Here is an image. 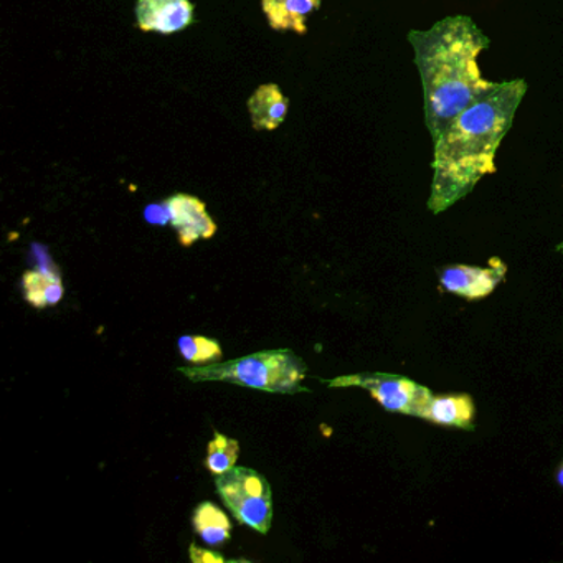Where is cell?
<instances>
[{
	"mask_svg": "<svg viewBox=\"0 0 563 563\" xmlns=\"http://www.w3.org/2000/svg\"><path fill=\"white\" fill-rule=\"evenodd\" d=\"M527 92L526 80L493 83L433 141L429 209L442 213L497 171L496 154Z\"/></svg>",
	"mask_w": 563,
	"mask_h": 563,
	"instance_id": "6da1fadb",
	"label": "cell"
},
{
	"mask_svg": "<svg viewBox=\"0 0 563 563\" xmlns=\"http://www.w3.org/2000/svg\"><path fill=\"white\" fill-rule=\"evenodd\" d=\"M409 40L422 77L426 128L436 141L459 113L493 86L478 67V57L491 40L466 15H449L429 31H412Z\"/></svg>",
	"mask_w": 563,
	"mask_h": 563,
	"instance_id": "7a4b0ae2",
	"label": "cell"
},
{
	"mask_svg": "<svg viewBox=\"0 0 563 563\" xmlns=\"http://www.w3.org/2000/svg\"><path fill=\"white\" fill-rule=\"evenodd\" d=\"M180 374L192 382H226L239 387L270 391V394H300L307 367L290 349L263 351L233 361L180 367Z\"/></svg>",
	"mask_w": 563,
	"mask_h": 563,
	"instance_id": "3957f363",
	"label": "cell"
},
{
	"mask_svg": "<svg viewBox=\"0 0 563 563\" xmlns=\"http://www.w3.org/2000/svg\"><path fill=\"white\" fill-rule=\"evenodd\" d=\"M216 493L238 524L267 533L273 523V501L268 479L255 469L232 468L216 476Z\"/></svg>",
	"mask_w": 563,
	"mask_h": 563,
	"instance_id": "277c9868",
	"label": "cell"
},
{
	"mask_svg": "<svg viewBox=\"0 0 563 563\" xmlns=\"http://www.w3.org/2000/svg\"><path fill=\"white\" fill-rule=\"evenodd\" d=\"M322 382L329 387L364 388L387 412L403 413L419 419L430 398L433 397L432 390L417 384L412 378L400 377V375L355 374Z\"/></svg>",
	"mask_w": 563,
	"mask_h": 563,
	"instance_id": "5b68a950",
	"label": "cell"
},
{
	"mask_svg": "<svg viewBox=\"0 0 563 563\" xmlns=\"http://www.w3.org/2000/svg\"><path fill=\"white\" fill-rule=\"evenodd\" d=\"M507 267L500 258H491L490 267H466L455 265L439 273L443 290L468 301L484 300L490 296L506 277Z\"/></svg>",
	"mask_w": 563,
	"mask_h": 563,
	"instance_id": "8992f818",
	"label": "cell"
},
{
	"mask_svg": "<svg viewBox=\"0 0 563 563\" xmlns=\"http://www.w3.org/2000/svg\"><path fill=\"white\" fill-rule=\"evenodd\" d=\"M171 225L179 236L183 247H192L199 239L212 238L216 223L207 213L206 203L189 193H176L166 200Z\"/></svg>",
	"mask_w": 563,
	"mask_h": 563,
	"instance_id": "52a82bcc",
	"label": "cell"
},
{
	"mask_svg": "<svg viewBox=\"0 0 563 563\" xmlns=\"http://www.w3.org/2000/svg\"><path fill=\"white\" fill-rule=\"evenodd\" d=\"M139 28L169 35L184 31L193 22V5L189 0H138Z\"/></svg>",
	"mask_w": 563,
	"mask_h": 563,
	"instance_id": "ba28073f",
	"label": "cell"
},
{
	"mask_svg": "<svg viewBox=\"0 0 563 563\" xmlns=\"http://www.w3.org/2000/svg\"><path fill=\"white\" fill-rule=\"evenodd\" d=\"M474 400L468 394L435 395L430 398L420 419L442 426L471 430L474 426Z\"/></svg>",
	"mask_w": 563,
	"mask_h": 563,
	"instance_id": "9c48e42d",
	"label": "cell"
},
{
	"mask_svg": "<svg viewBox=\"0 0 563 563\" xmlns=\"http://www.w3.org/2000/svg\"><path fill=\"white\" fill-rule=\"evenodd\" d=\"M322 0H261L268 24L277 32L307 34V19L319 11Z\"/></svg>",
	"mask_w": 563,
	"mask_h": 563,
	"instance_id": "30bf717a",
	"label": "cell"
},
{
	"mask_svg": "<svg viewBox=\"0 0 563 563\" xmlns=\"http://www.w3.org/2000/svg\"><path fill=\"white\" fill-rule=\"evenodd\" d=\"M247 106L257 131H274L283 125L290 102L277 83H267L250 96Z\"/></svg>",
	"mask_w": 563,
	"mask_h": 563,
	"instance_id": "8fae6325",
	"label": "cell"
},
{
	"mask_svg": "<svg viewBox=\"0 0 563 563\" xmlns=\"http://www.w3.org/2000/svg\"><path fill=\"white\" fill-rule=\"evenodd\" d=\"M22 288L25 300L40 309L60 303L64 294L63 280L57 271H27L22 277Z\"/></svg>",
	"mask_w": 563,
	"mask_h": 563,
	"instance_id": "7c38bea8",
	"label": "cell"
},
{
	"mask_svg": "<svg viewBox=\"0 0 563 563\" xmlns=\"http://www.w3.org/2000/svg\"><path fill=\"white\" fill-rule=\"evenodd\" d=\"M193 530L213 549H220L230 540L232 524L228 516L213 503H202L193 513Z\"/></svg>",
	"mask_w": 563,
	"mask_h": 563,
	"instance_id": "4fadbf2b",
	"label": "cell"
},
{
	"mask_svg": "<svg viewBox=\"0 0 563 563\" xmlns=\"http://www.w3.org/2000/svg\"><path fill=\"white\" fill-rule=\"evenodd\" d=\"M238 442L228 438V436H223L220 435V433H215L212 442L209 443V448H207V469H209L212 474H223V472L235 468V462L236 459H238Z\"/></svg>",
	"mask_w": 563,
	"mask_h": 563,
	"instance_id": "5bb4252c",
	"label": "cell"
},
{
	"mask_svg": "<svg viewBox=\"0 0 563 563\" xmlns=\"http://www.w3.org/2000/svg\"><path fill=\"white\" fill-rule=\"evenodd\" d=\"M179 351L180 355L192 365L213 364L223 355L219 342L203 336H183L179 339Z\"/></svg>",
	"mask_w": 563,
	"mask_h": 563,
	"instance_id": "9a60e30c",
	"label": "cell"
},
{
	"mask_svg": "<svg viewBox=\"0 0 563 563\" xmlns=\"http://www.w3.org/2000/svg\"><path fill=\"white\" fill-rule=\"evenodd\" d=\"M144 219L148 220L149 223H155V225H166V223H171L169 209H167V203H161V206H149L148 209L144 210Z\"/></svg>",
	"mask_w": 563,
	"mask_h": 563,
	"instance_id": "2e32d148",
	"label": "cell"
},
{
	"mask_svg": "<svg viewBox=\"0 0 563 563\" xmlns=\"http://www.w3.org/2000/svg\"><path fill=\"white\" fill-rule=\"evenodd\" d=\"M190 559L196 563H223L225 559L220 553L212 552V550L197 549L196 546H190Z\"/></svg>",
	"mask_w": 563,
	"mask_h": 563,
	"instance_id": "e0dca14e",
	"label": "cell"
},
{
	"mask_svg": "<svg viewBox=\"0 0 563 563\" xmlns=\"http://www.w3.org/2000/svg\"><path fill=\"white\" fill-rule=\"evenodd\" d=\"M556 482H559L560 486L563 488V462L560 466L559 471H556Z\"/></svg>",
	"mask_w": 563,
	"mask_h": 563,
	"instance_id": "ac0fdd59",
	"label": "cell"
},
{
	"mask_svg": "<svg viewBox=\"0 0 563 563\" xmlns=\"http://www.w3.org/2000/svg\"><path fill=\"white\" fill-rule=\"evenodd\" d=\"M560 250H563V244H562V245H560Z\"/></svg>",
	"mask_w": 563,
	"mask_h": 563,
	"instance_id": "d6986e66",
	"label": "cell"
}]
</instances>
